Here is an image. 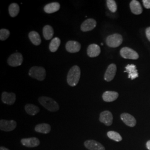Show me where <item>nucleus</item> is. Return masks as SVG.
Masks as SVG:
<instances>
[{
    "label": "nucleus",
    "mask_w": 150,
    "mask_h": 150,
    "mask_svg": "<svg viewBox=\"0 0 150 150\" xmlns=\"http://www.w3.org/2000/svg\"><path fill=\"white\" fill-rule=\"evenodd\" d=\"M81 76L80 68L75 65L71 68L67 76L68 84L71 87L76 86L80 80Z\"/></svg>",
    "instance_id": "nucleus-1"
},
{
    "label": "nucleus",
    "mask_w": 150,
    "mask_h": 150,
    "mask_svg": "<svg viewBox=\"0 0 150 150\" xmlns=\"http://www.w3.org/2000/svg\"><path fill=\"white\" fill-rule=\"evenodd\" d=\"M38 101L49 111L56 112L59 110V104L51 98L46 96L40 97L38 98Z\"/></svg>",
    "instance_id": "nucleus-2"
},
{
    "label": "nucleus",
    "mask_w": 150,
    "mask_h": 150,
    "mask_svg": "<svg viewBox=\"0 0 150 150\" xmlns=\"http://www.w3.org/2000/svg\"><path fill=\"white\" fill-rule=\"evenodd\" d=\"M29 75L38 81H43L46 78V70L42 67L33 66L30 69L28 72Z\"/></svg>",
    "instance_id": "nucleus-3"
},
{
    "label": "nucleus",
    "mask_w": 150,
    "mask_h": 150,
    "mask_svg": "<svg viewBox=\"0 0 150 150\" xmlns=\"http://www.w3.org/2000/svg\"><path fill=\"white\" fill-rule=\"evenodd\" d=\"M123 42L122 36L118 33H114L108 36L106 38V42L110 47L116 48L120 46Z\"/></svg>",
    "instance_id": "nucleus-4"
},
{
    "label": "nucleus",
    "mask_w": 150,
    "mask_h": 150,
    "mask_svg": "<svg viewBox=\"0 0 150 150\" xmlns=\"http://www.w3.org/2000/svg\"><path fill=\"white\" fill-rule=\"evenodd\" d=\"M120 54L126 59H137L139 57V55L136 51L128 47L121 48L120 50Z\"/></svg>",
    "instance_id": "nucleus-5"
},
{
    "label": "nucleus",
    "mask_w": 150,
    "mask_h": 150,
    "mask_svg": "<svg viewBox=\"0 0 150 150\" xmlns=\"http://www.w3.org/2000/svg\"><path fill=\"white\" fill-rule=\"evenodd\" d=\"M23 58L21 54L16 52L11 54L7 59V63L12 67H17L21 66Z\"/></svg>",
    "instance_id": "nucleus-6"
},
{
    "label": "nucleus",
    "mask_w": 150,
    "mask_h": 150,
    "mask_svg": "<svg viewBox=\"0 0 150 150\" xmlns=\"http://www.w3.org/2000/svg\"><path fill=\"white\" fill-rule=\"evenodd\" d=\"M16 122L14 120L7 121L5 120H1L0 121V129L3 131L10 132L13 131L16 128Z\"/></svg>",
    "instance_id": "nucleus-7"
},
{
    "label": "nucleus",
    "mask_w": 150,
    "mask_h": 150,
    "mask_svg": "<svg viewBox=\"0 0 150 150\" xmlns=\"http://www.w3.org/2000/svg\"><path fill=\"white\" fill-rule=\"evenodd\" d=\"M116 71H117V67L116 64H110L108 66L107 70L105 74V76H104L105 80L107 82H110L112 80L116 75Z\"/></svg>",
    "instance_id": "nucleus-8"
},
{
    "label": "nucleus",
    "mask_w": 150,
    "mask_h": 150,
    "mask_svg": "<svg viewBox=\"0 0 150 150\" xmlns=\"http://www.w3.org/2000/svg\"><path fill=\"white\" fill-rule=\"evenodd\" d=\"M100 121L106 126H111L113 122V116L112 113L109 111H105L100 113Z\"/></svg>",
    "instance_id": "nucleus-9"
},
{
    "label": "nucleus",
    "mask_w": 150,
    "mask_h": 150,
    "mask_svg": "<svg viewBox=\"0 0 150 150\" xmlns=\"http://www.w3.org/2000/svg\"><path fill=\"white\" fill-rule=\"evenodd\" d=\"M97 22L93 18L87 19L81 25V30L83 32L92 31L96 26Z\"/></svg>",
    "instance_id": "nucleus-10"
},
{
    "label": "nucleus",
    "mask_w": 150,
    "mask_h": 150,
    "mask_svg": "<svg viewBox=\"0 0 150 150\" xmlns=\"http://www.w3.org/2000/svg\"><path fill=\"white\" fill-rule=\"evenodd\" d=\"M84 145L89 150H105V147L95 140H87L84 142Z\"/></svg>",
    "instance_id": "nucleus-11"
},
{
    "label": "nucleus",
    "mask_w": 150,
    "mask_h": 150,
    "mask_svg": "<svg viewBox=\"0 0 150 150\" xmlns=\"http://www.w3.org/2000/svg\"><path fill=\"white\" fill-rule=\"evenodd\" d=\"M121 119L127 126L134 127L136 125V120L133 116L127 113H123L121 115Z\"/></svg>",
    "instance_id": "nucleus-12"
},
{
    "label": "nucleus",
    "mask_w": 150,
    "mask_h": 150,
    "mask_svg": "<svg viewBox=\"0 0 150 150\" xmlns=\"http://www.w3.org/2000/svg\"><path fill=\"white\" fill-rule=\"evenodd\" d=\"M81 47L80 43L75 41H68L66 44V49L70 53H76L80 51Z\"/></svg>",
    "instance_id": "nucleus-13"
},
{
    "label": "nucleus",
    "mask_w": 150,
    "mask_h": 150,
    "mask_svg": "<svg viewBox=\"0 0 150 150\" xmlns=\"http://www.w3.org/2000/svg\"><path fill=\"white\" fill-rule=\"evenodd\" d=\"M22 145L27 147H35L40 145V140L36 137L22 139L21 140Z\"/></svg>",
    "instance_id": "nucleus-14"
},
{
    "label": "nucleus",
    "mask_w": 150,
    "mask_h": 150,
    "mask_svg": "<svg viewBox=\"0 0 150 150\" xmlns=\"http://www.w3.org/2000/svg\"><path fill=\"white\" fill-rule=\"evenodd\" d=\"M16 95L14 93H8L4 92L2 93V101L4 103L12 105L16 101Z\"/></svg>",
    "instance_id": "nucleus-15"
},
{
    "label": "nucleus",
    "mask_w": 150,
    "mask_h": 150,
    "mask_svg": "<svg viewBox=\"0 0 150 150\" xmlns=\"http://www.w3.org/2000/svg\"><path fill=\"white\" fill-rule=\"evenodd\" d=\"M87 53L90 57H96L101 53V48L97 44L93 43L88 46Z\"/></svg>",
    "instance_id": "nucleus-16"
},
{
    "label": "nucleus",
    "mask_w": 150,
    "mask_h": 150,
    "mask_svg": "<svg viewBox=\"0 0 150 150\" xmlns=\"http://www.w3.org/2000/svg\"><path fill=\"white\" fill-rule=\"evenodd\" d=\"M125 69L126 70L124 72H127L129 74L128 78L131 79L132 80H134L139 77L137 70L136 69V66L134 64H127L126 66Z\"/></svg>",
    "instance_id": "nucleus-17"
},
{
    "label": "nucleus",
    "mask_w": 150,
    "mask_h": 150,
    "mask_svg": "<svg viewBox=\"0 0 150 150\" xmlns=\"http://www.w3.org/2000/svg\"><path fill=\"white\" fill-rule=\"evenodd\" d=\"M118 93L115 91H107L103 93L102 98L105 102H113L118 98Z\"/></svg>",
    "instance_id": "nucleus-18"
},
{
    "label": "nucleus",
    "mask_w": 150,
    "mask_h": 150,
    "mask_svg": "<svg viewBox=\"0 0 150 150\" xmlns=\"http://www.w3.org/2000/svg\"><path fill=\"white\" fill-rule=\"evenodd\" d=\"M129 7L131 12L134 15H140L142 13V6L138 1H131L129 4Z\"/></svg>",
    "instance_id": "nucleus-19"
},
{
    "label": "nucleus",
    "mask_w": 150,
    "mask_h": 150,
    "mask_svg": "<svg viewBox=\"0 0 150 150\" xmlns=\"http://www.w3.org/2000/svg\"><path fill=\"white\" fill-rule=\"evenodd\" d=\"M60 8V5L58 2H52L48 4L44 7V11L47 13H52L59 11Z\"/></svg>",
    "instance_id": "nucleus-20"
},
{
    "label": "nucleus",
    "mask_w": 150,
    "mask_h": 150,
    "mask_svg": "<svg viewBox=\"0 0 150 150\" xmlns=\"http://www.w3.org/2000/svg\"><path fill=\"white\" fill-rule=\"evenodd\" d=\"M51 129V126L47 123H40L36 126L35 130L38 133H41L44 134H48Z\"/></svg>",
    "instance_id": "nucleus-21"
},
{
    "label": "nucleus",
    "mask_w": 150,
    "mask_h": 150,
    "mask_svg": "<svg viewBox=\"0 0 150 150\" xmlns=\"http://www.w3.org/2000/svg\"><path fill=\"white\" fill-rule=\"evenodd\" d=\"M28 38L34 45L38 46L41 43V38L40 35L36 31H31L28 34Z\"/></svg>",
    "instance_id": "nucleus-22"
},
{
    "label": "nucleus",
    "mask_w": 150,
    "mask_h": 150,
    "mask_svg": "<svg viewBox=\"0 0 150 150\" xmlns=\"http://www.w3.org/2000/svg\"><path fill=\"white\" fill-rule=\"evenodd\" d=\"M54 34V29L51 26L46 25L44 26L43 28V35L45 40H51L53 37Z\"/></svg>",
    "instance_id": "nucleus-23"
},
{
    "label": "nucleus",
    "mask_w": 150,
    "mask_h": 150,
    "mask_svg": "<svg viewBox=\"0 0 150 150\" xmlns=\"http://www.w3.org/2000/svg\"><path fill=\"white\" fill-rule=\"evenodd\" d=\"M26 112L30 115L35 116L40 112V108L32 104H27L25 106Z\"/></svg>",
    "instance_id": "nucleus-24"
},
{
    "label": "nucleus",
    "mask_w": 150,
    "mask_h": 150,
    "mask_svg": "<svg viewBox=\"0 0 150 150\" xmlns=\"http://www.w3.org/2000/svg\"><path fill=\"white\" fill-rule=\"evenodd\" d=\"M61 43L60 39L59 38H53L49 45V49L51 52H55L57 51Z\"/></svg>",
    "instance_id": "nucleus-25"
},
{
    "label": "nucleus",
    "mask_w": 150,
    "mask_h": 150,
    "mask_svg": "<svg viewBox=\"0 0 150 150\" xmlns=\"http://www.w3.org/2000/svg\"><path fill=\"white\" fill-rule=\"evenodd\" d=\"M9 14L12 17H15L18 15L20 12V6L16 3L11 4L8 7Z\"/></svg>",
    "instance_id": "nucleus-26"
},
{
    "label": "nucleus",
    "mask_w": 150,
    "mask_h": 150,
    "mask_svg": "<svg viewBox=\"0 0 150 150\" xmlns=\"http://www.w3.org/2000/svg\"><path fill=\"white\" fill-rule=\"evenodd\" d=\"M107 136L110 139H112L113 141H115L116 142H120L121 141L122 138L121 137V136L118 134V132H115V131H108L107 132Z\"/></svg>",
    "instance_id": "nucleus-27"
},
{
    "label": "nucleus",
    "mask_w": 150,
    "mask_h": 150,
    "mask_svg": "<svg viewBox=\"0 0 150 150\" xmlns=\"http://www.w3.org/2000/svg\"><path fill=\"white\" fill-rule=\"evenodd\" d=\"M107 6L108 10L112 12H116L117 9V6L115 2L113 0H107L106 1Z\"/></svg>",
    "instance_id": "nucleus-28"
},
{
    "label": "nucleus",
    "mask_w": 150,
    "mask_h": 150,
    "mask_svg": "<svg viewBox=\"0 0 150 150\" xmlns=\"http://www.w3.org/2000/svg\"><path fill=\"white\" fill-rule=\"evenodd\" d=\"M10 35V31L5 28L1 29L0 30V40L1 41H5L9 38Z\"/></svg>",
    "instance_id": "nucleus-29"
},
{
    "label": "nucleus",
    "mask_w": 150,
    "mask_h": 150,
    "mask_svg": "<svg viewBox=\"0 0 150 150\" xmlns=\"http://www.w3.org/2000/svg\"><path fill=\"white\" fill-rule=\"evenodd\" d=\"M143 4L146 8L150 9V0H143Z\"/></svg>",
    "instance_id": "nucleus-30"
},
{
    "label": "nucleus",
    "mask_w": 150,
    "mask_h": 150,
    "mask_svg": "<svg viewBox=\"0 0 150 150\" xmlns=\"http://www.w3.org/2000/svg\"><path fill=\"white\" fill-rule=\"evenodd\" d=\"M146 35L148 40L150 42V27H147L146 29Z\"/></svg>",
    "instance_id": "nucleus-31"
},
{
    "label": "nucleus",
    "mask_w": 150,
    "mask_h": 150,
    "mask_svg": "<svg viewBox=\"0 0 150 150\" xmlns=\"http://www.w3.org/2000/svg\"><path fill=\"white\" fill-rule=\"evenodd\" d=\"M146 146H147V148L150 150V141H148L147 144H146Z\"/></svg>",
    "instance_id": "nucleus-32"
},
{
    "label": "nucleus",
    "mask_w": 150,
    "mask_h": 150,
    "mask_svg": "<svg viewBox=\"0 0 150 150\" xmlns=\"http://www.w3.org/2000/svg\"><path fill=\"white\" fill-rule=\"evenodd\" d=\"M0 150H10L9 149H7V148H6L5 147H2V146H1V147H0Z\"/></svg>",
    "instance_id": "nucleus-33"
}]
</instances>
